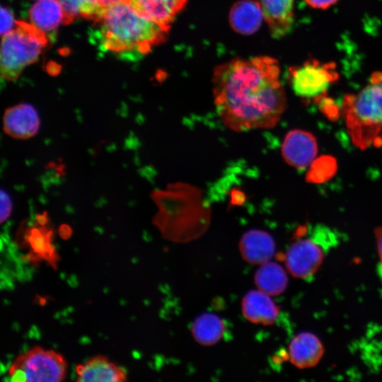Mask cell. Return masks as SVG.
Segmentation results:
<instances>
[{
	"label": "cell",
	"instance_id": "ac0fdd59",
	"mask_svg": "<svg viewBox=\"0 0 382 382\" xmlns=\"http://www.w3.org/2000/svg\"><path fill=\"white\" fill-rule=\"evenodd\" d=\"M31 24L43 32H50L64 25L65 14L58 0H38L29 11Z\"/></svg>",
	"mask_w": 382,
	"mask_h": 382
},
{
	"label": "cell",
	"instance_id": "7c38bea8",
	"mask_svg": "<svg viewBox=\"0 0 382 382\" xmlns=\"http://www.w3.org/2000/svg\"><path fill=\"white\" fill-rule=\"evenodd\" d=\"M38 224L39 226L28 228L24 233L23 241L29 248L25 259L31 263L45 261L55 267L59 257L52 243L53 232L46 224Z\"/></svg>",
	"mask_w": 382,
	"mask_h": 382
},
{
	"label": "cell",
	"instance_id": "4316f807",
	"mask_svg": "<svg viewBox=\"0 0 382 382\" xmlns=\"http://www.w3.org/2000/svg\"><path fill=\"white\" fill-rule=\"evenodd\" d=\"M125 1V0H100V1L105 6L108 7L109 6L116 4L117 2Z\"/></svg>",
	"mask_w": 382,
	"mask_h": 382
},
{
	"label": "cell",
	"instance_id": "6da1fadb",
	"mask_svg": "<svg viewBox=\"0 0 382 382\" xmlns=\"http://www.w3.org/2000/svg\"><path fill=\"white\" fill-rule=\"evenodd\" d=\"M277 59L268 56L233 59L215 67L212 76L216 112L236 132L274 127L286 108Z\"/></svg>",
	"mask_w": 382,
	"mask_h": 382
},
{
	"label": "cell",
	"instance_id": "8fae6325",
	"mask_svg": "<svg viewBox=\"0 0 382 382\" xmlns=\"http://www.w3.org/2000/svg\"><path fill=\"white\" fill-rule=\"evenodd\" d=\"M140 16L169 31L175 16L187 0H126Z\"/></svg>",
	"mask_w": 382,
	"mask_h": 382
},
{
	"label": "cell",
	"instance_id": "7402d4cb",
	"mask_svg": "<svg viewBox=\"0 0 382 382\" xmlns=\"http://www.w3.org/2000/svg\"><path fill=\"white\" fill-rule=\"evenodd\" d=\"M0 192V220L1 224H3L10 217L12 212L13 205L9 195L3 189H1Z\"/></svg>",
	"mask_w": 382,
	"mask_h": 382
},
{
	"label": "cell",
	"instance_id": "30bf717a",
	"mask_svg": "<svg viewBox=\"0 0 382 382\" xmlns=\"http://www.w3.org/2000/svg\"><path fill=\"white\" fill-rule=\"evenodd\" d=\"M76 381L123 382L127 380L125 369L103 355H96L75 369Z\"/></svg>",
	"mask_w": 382,
	"mask_h": 382
},
{
	"label": "cell",
	"instance_id": "9c48e42d",
	"mask_svg": "<svg viewBox=\"0 0 382 382\" xmlns=\"http://www.w3.org/2000/svg\"><path fill=\"white\" fill-rule=\"evenodd\" d=\"M40 120L36 109L28 103L7 108L3 116V129L12 138L27 139L36 135Z\"/></svg>",
	"mask_w": 382,
	"mask_h": 382
},
{
	"label": "cell",
	"instance_id": "d6986e66",
	"mask_svg": "<svg viewBox=\"0 0 382 382\" xmlns=\"http://www.w3.org/2000/svg\"><path fill=\"white\" fill-rule=\"evenodd\" d=\"M254 279L257 289L271 296L282 294L289 282L283 267L271 260L260 265L255 272Z\"/></svg>",
	"mask_w": 382,
	"mask_h": 382
},
{
	"label": "cell",
	"instance_id": "3957f363",
	"mask_svg": "<svg viewBox=\"0 0 382 382\" xmlns=\"http://www.w3.org/2000/svg\"><path fill=\"white\" fill-rule=\"evenodd\" d=\"M342 112L353 144L361 150L382 146V72L372 73L357 93L346 94Z\"/></svg>",
	"mask_w": 382,
	"mask_h": 382
},
{
	"label": "cell",
	"instance_id": "cb8c5ba5",
	"mask_svg": "<svg viewBox=\"0 0 382 382\" xmlns=\"http://www.w3.org/2000/svg\"><path fill=\"white\" fill-rule=\"evenodd\" d=\"M311 7L319 9H326L338 0H304Z\"/></svg>",
	"mask_w": 382,
	"mask_h": 382
},
{
	"label": "cell",
	"instance_id": "d4e9b609",
	"mask_svg": "<svg viewBox=\"0 0 382 382\" xmlns=\"http://www.w3.org/2000/svg\"><path fill=\"white\" fill-rule=\"evenodd\" d=\"M374 236L376 243L377 251L380 260V267L382 270V226L374 229Z\"/></svg>",
	"mask_w": 382,
	"mask_h": 382
},
{
	"label": "cell",
	"instance_id": "9a60e30c",
	"mask_svg": "<svg viewBox=\"0 0 382 382\" xmlns=\"http://www.w3.org/2000/svg\"><path fill=\"white\" fill-rule=\"evenodd\" d=\"M270 296L258 289L248 291L241 303L243 316L253 323L264 325L273 324L279 309Z\"/></svg>",
	"mask_w": 382,
	"mask_h": 382
},
{
	"label": "cell",
	"instance_id": "ffe728a7",
	"mask_svg": "<svg viewBox=\"0 0 382 382\" xmlns=\"http://www.w3.org/2000/svg\"><path fill=\"white\" fill-rule=\"evenodd\" d=\"M225 332L223 320L216 315L204 313L193 322L192 333L194 339L200 345L211 346L220 341Z\"/></svg>",
	"mask_w": 382,
	"mask_h": 382
},
{
	"label": "cell",
	"instance_id": "484cf974",
	"mask_svg": "<svg viewBox=\"0 0 382 382\" xmlns=\"http://www.w3.org/2000/svg\"><path fill=\"white\" fill-rule=\"evenodd\" d=\"M71 228L66 224H62L59 229V233L63 238H68L71 235Z\"/></svg>",
	"mask_w": 382,
	"mask_h": 382
},
{
	"label": "cell",
	"instance_id": "4fadbf2b",
	"mask_svg": "<svg viewBox=\"0 0 382 382\" xmlns=\"http://www.w3.org/2000/svg\"><path fill=\"white\" fill-rule=\"evenodd\" d=\"M325 353L320 340L313 333L302 332L292 338L289 345V357L293 365L308 369L317 365Z\"/></svg>",
	"mask_w": 382,
	"mask_h": 382
},
{
	"label": "cell",
	"instance_id": "ba28073f",
	"mask_svg": "<svg viewBox=\"0 0 382 382\" xmlns=\"http://www.w3.org/2000/svg\"><path fill=\"white\" fill-rule=\"evenodd\" d=\"M317 153L318 144L312 133L295 129L285 135L282 155L289 166L299 170L305 169L314 161Z\"/></svg>",
	"mask_w": 382,
	"mask_h": 382
},
{
	"label": "cell",
	"instance_id": "8992f818",
	"mask_svg": "<svg viewBox=\"0 0 382 382\" xmlns=\"http://www.w3.org/2000/svg\"><path fill=\"white\" fill-rule=\"evenodd\" d=\"M340 78L335 62H321L311 59L301 65L291 66L289 79L292 90L298 96L306 99L324 97L330 86Z\"/></svg>",
	"mask_w": 382,
	"mask_h": 382
},
{
	"label": "cell",
	"instance_id": "5b68a950",
	"mask_svg": "<svg viewBox=\"0 0 382 382\" xmlns=\"http://www.w3.org/2000/svg\"><path fill=\"white\" fill-rule=\"evenodd\" d=\"M67 363L59 353L35 346L19 354L8 369L16 382H59L66 376Z\"/></svg>",
	"mask_w": 382,
	"mask_h": 382
},
{
	"label": "cell",
	"instance_id": "603a6c76",
	"mask_svg": "<svg viewBox=\"0 0 382 382\" xmlns=\"http://www.w3.org/2000/svg\"><path fill=\"white\" fill-rule=\"evenodd\" d=\"M16 25L11 11L4 7L1 8V36L11 31Z\"/></svg>",
	"mask_w": 382,
	"mask_h": 382
},
{
	"label": "cell",
	"instance_id": "e0dca14e",
	"mask_svg": "<svg viewBox=\"0 0 382 382\" xmlns=\"http://www.w3.org/2000/svg\"><path fill=\"white\" fill-rule=\"evenodd\" d=\"M265 19L260 2L256 0H240L229 12V23L233 30L242 35L257 31Z\"/></svg>",
	"mask_w": 382,
	"mask_h": 382
},
{
	"label": "cell",
	"instance_id": "277c9868",
	"mask_svg": "<svg viewBox=\"0 0 382 382\" xmlns=\"http://www.w3.org/2000/svg\"><path fill=\"white\" fill-rule=\"evenodd\" d=\"M47 40L45 32L33 24L16 21L13 29L2 36L1 75L7 81L16 79L28 65L35 62Z\"/></svg>",
	"mask_w": 382,
	"mask_h": 382
},
{
	"label": "cell",
	"instance_id": "44dd1931",
	"mask_svg": "<svg viewBox=\"0 0 382 382\" xmlns=\"http://www.w3.org/2000/svg\"><path fill=\"white\" fill-rule=\"evenodd\" d=\"M65 14L64 25H69L76 18L98 22L108 7L99 0H58Z\"/></svg>",
	"mask_w": 382,
	"mask_h": 382
},
{
	"label": "cell",
	"instance_id": "7a4b0ae2",
	"mask_svg": "<svg viewBox=\"0 0 382 382\" xmlns=\"http://www.w3.org/2000/svg\"><path fill=\"white\" fill-rule=\"evenodd\" d=\"M98 27L100 48L122 59L136 60L163 42L168 30L139 15L126 1L109 6Z\"/></svg>",
	"mask_w": 382,
	"mask_h": 382
},
{
	"label": "cell",
	"instance_id": "5bb4252c",
	"mask_svg": "<svg viewBox=\"0 0 382 382\" xmlns=\"http://www.w3.org/2000/svg\"><path fill=\"white\" fill-rule=\"evenodd\" d=\"M242 257L252 265H262L270 261L275 253L273 238L262 230L251 229L246 231L239 242Z\"/></svg>",
	"mask_w": 382,
	"mask_h": 382
},
{
	"label": "cell",
	"instance_id": "2e32d148",
	"mask_svg": "<svg viewBox=\"0 0 382 382\" xmlns=\"http://www.w3.org/2000/svg\"><path fill=\"white\" fill-rule=\"evenodd\" d=\"M260 2L272 36L280 38L286 35L294 23V0H260Z\"/></svg>",
	"mask_w": 382,
	"mask_h": 382
},
{
	"label": "cell",
	"instance_id": "52a82bcc",
	"mask_svg": "<svg viewBox=\"0 0 382 382\" xmlns=\"http://www.w3.org/2000/svg\"><path fill=\"white\" fill-rule=\"evenodd\" d=\"M324 243L316 238L296 241L287 250L284 261L288 272L298 279L313 276L325 257Z\"/></svg>",
	"mask_w": 382,
	"mask_h": 382
}]
</instances>
